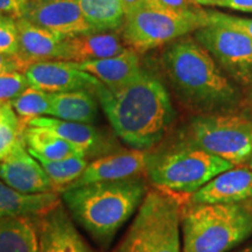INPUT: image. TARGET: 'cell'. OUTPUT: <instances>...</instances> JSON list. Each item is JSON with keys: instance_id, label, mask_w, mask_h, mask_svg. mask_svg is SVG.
<instances>
[{"instance_id": "cell-1", "label": "cell", "mask_w": 252, "mask_h": 252, "mask_svg": "<svg viewBox=\"0 0 252 252\" xmlns=\"http://www.w3.org/2000/svg\"><path fill=\"white\" fill-rule=\"evenodd\" d=\"M119 139L133 150L159 143L174 119V109L162 82L150 72L121 88L100 83L94 91Z\"/></svg>"}, {"instance_id": "cell-2", "label": "cell", "mask_w": 252, "mask_h": 252, "mask_svg": "<svg viewBox=\"0 0 252 252\" xmlns=\"http://www.w3.org/2000/svg\"><path fill=\"white\" fill-rule=\"evenodd\" d=\"M147 190L146 181L134 176L69 188L60 196L72 220L100 244H106L137 213Z\"/></svg>"}, {"instance_id": "cell-3", "label": "cell", "mask_w": 252, "mask_h": 252, "mask_svg": "<svg viewBox=\"0 0 252 252\" xmlns=\"http://www.w3.org/2000/svg\"><path fill=\"white\" fill-rule=\"evenodd\" d=\"M163 68L186 102L206 110L232 106L238 91L208 50L187 35L173 41L162 55Z\"/></svg>"}, {"instance_id": "cell-4", "label": "cell", "mask_w": 252, "mask_h": 252, "mask_svg": "<svg viewBox=\"0 0 252 252\" xmlns=\"http://www.w3.org/2000/svg\"><path fill=\"white\" fill-rule=\"evenodd\" d=\"M182 252H228L252 234V198L193 204L181 216Z\"/></svg>"}, {"instance_id": "cell-5", "label": "cell", "mask_w": 252, "mask_h": 252, "mask_svg": "<svg viewBox=\"0 0 252 252\" xmlns=\"http://www.w3.org/2000/svg\"><path fill=\"white\" fill-rule=\"evenodd\" d=\"M180 225L176 198L162 189H151L115 252H182Z\"/></svg>"}, {"instance_id": "cell-6", "label": "cell", "mask_w": 252, "mask_h": 252, "mask_svg": "<svg viewBox=\"0 0 252 252\" xmlns=\"http://www.w3.org/2000/svg\"><path fill=\"white\" fill-rule=\"evenodd\" d=\"M226 160L182 143L160 154H150L146 174L159 189L193 194L220 173L234 168Z\"/></svg>"}, {"instance_id": "cell-7", "label": "cell", "mask_w": 252, "mask_h": 252, "mask_svg": "<svg viewBox=\"0 0 252 252\" xmlns=\"http://www.w3.org/2000/svg\"><path fill=\"white\" fill-rule=\"evenodd\" d=\"M207 25V11L200 7L176 13L141 5L125 15L122 36L128 48L143 53L172 43Z\"/></svg>"}, {"instance_id": "cell-8", "label": "cell", "mask_w": 252, "mask_h": 252, "mask_svg": "<svg viewBox=\"0 0 252 252\" xmlns=\"http://www.w3.org/2000/svg\"><path fill=\"white\" fill-rule=\"evenodd\" d=\"M184 143L242 165L252 154V119L231 112L198 116L189 123Z\"/></svg>"}, {"instance_id": "cell-9", "label": "cell", "mask_w": 252, "mask_h": 252, "mask_svg": "<svg viewBox=\"0 0 252 252\" xmlns=\"http://www.w3.org/2000/svg\"><path fill=\"white\" fill-rule=\"evenodd\" d=\"M194 37L238 84L252 86V37L215 24L198 28Z\"/></svg>"}, {"instance_id": "cell-10", "label": "cell", "mask_w": 252, "mask_h": 252, "mask_svg": "<svg viewBox=\"0 0 252 252\" xmlns=\"http://www.w3.org/2000/svg\"><path fill=\"white\" fill-rule=\"evenodd\" d=\"M21 18L61 39L93 33L77 0H25Z\"/></svg>"}, {"instance_id": "cell-11", "label": "cell", "mask_w": 252, "mask_h": 252, "mask_svg": "<svg viewBox=\"0 0 252 252\" xmlns=\"http://www.w3.org/2000/svg\"><path fill=\"white\" fill-rule=\"evenodd\" d=\"M31 87L48 94L89 90L94 93L100 82L93 75L81 70L74 62L63 60L36 62L25 70Z\"/></svg>"}, {"instance_id": "cell-12", "label": "cell", "mask_w": 252, "mask_h": 252, "mask_svg": "<svg viewBox=\"0 0 252 252\" xmlns=\"http://www.w3.org/2000/svg\"><path fill=\"white\" fill-rule=\"evenodd\" d=\"M0 180L21 193L37 194L55 191L52 181L40 162L28 152L24 137L0 161Z\"/></svg>"}, {"instance_id": "cell-13", "label": "cell", "mask_w": 252, "mask_h": 252, "mask_svg": "<svg viewBox=\"0 0 252 252\" xmlns=\"http://www.w3.org/2000/svg\"><path fill=\"white\" fill-rule=\"evenodd\" d=\"M149 157L150 153L147 151L141 150L123 151L100 157L88 163L86 171L78 178V180L65 189L80 187L94 182L117 181L141 176L146 173Z\"/></svg>"}, {"instance_id": "cell-14", "label": "cell", "mask_w": 252, "mask_h": 252, "mask_svg": "<svg viewBox=\"0 0 252 252\" xmlns=\"http://www.w3.org/2000/svg\"><path fill=\"white\" fill-rule=\"evenodd\" d=\"M40 252H93L61 202L37 219Z\"/></svg>"}, {"instance_id": "cell-15", "label": "cell", "mask_w": 252, "mask_h": 252, "mask_svg": "<svg viewBox=\"0 0 252 252\" xmlns=\"http://www.w3.org/2000/svg\"><path fill=\"white\" fill-rule=\"evenodd\" d=\"M252 198V171L231 168L191 194L193 204L234 203Z\"/></svg>"}, {"instance_id": "cell-16", "label": "cell", "mask_w": 252, "mask_h": 252, "mask_svg": "<svg viewBox=\"0 0 252 252\" xmlns=\"http://www.w3.org/2000/svg\"><path fill=\"white\" fill-rule=\"evenodd\" d=\"M18 33L17 58L21 62L24 72L36 62L62 59L61 37L31 24L24 18L15 19Z\"/></svg>"}, {"instance_id": "cell-17", "label": "cell", "mask_w": 252, "mask_h": 252, "mask_svg": "<svg viewBox=\"0 0 252 252\" xmlns=\"http://www.w3.org/2000/svg\"><path fill=\"white\" fill-rule=\"evenodd\" d=\"M130 49L116 33H87L62 40L63 61L84 62L121 55Z\"/></svg>"}, {"instance_id": "cell-18", "label": "cell", "mask_w": 252, "mask_h": 252, "mask_svg": "<svg viewBox=\"0 0 252 252\" xmlns=\"http://www.w3.org/2000/svg\"><path fill=\"white\" fill-rule=\"evenodd\" d=\"M74 63L78 69L93 75L100 83L111 89L130 83L143 71L138 53L131 48L123 54L112 58Z\"/></svg>"}, {"instance_id": "cell-19", "label": "cell", "mask_w": 252, "mask_h": 252, "mask_svg": "<svg viewBox=\"0 0 252 252\" xmlns=\"http://www.w3.org/2000/svg\"><path fill=\"white\" fill-rule=\"evenodd\" d=\"M27 125L46 128L58 135L61 139L68 141L84 158L94 156L100 149L102 137L98 130L91 124L77 122H68L55 117L41 116L31 119Z\"/></svg>"}, {"instance_id": "cell-20", "label": "cell", "mask_w": 252, "mask_h": 252, "mask_svg": "<svg viewBox=\"0 0 252 252\" xmlns=\"http://www.w3.org/2000/svg\"><path fill=\"white\" fill-rule=\"evenodd\" d=\"M58 191L27 194L0 180V216L40 217L61 203Z\"/></svg>"}, {"instance_id": "cell-21", "label": "cell", "mask_w": 252, "mask_h": 252, "mask_svg": "<svg viewBox=\"0 0 252 252\" xmlns=\"http://www.w3.org/2000/svg\"><path fill=\"white\" fill-rule=\"evenodd\" d=\"M37 219L0 216V252H40Z\"/></svg>"}, {"instance_id": "cell-22", "label": "cell", "mask_w": 252, "mask_h": 252, "mask_svg": "<svg viewBox=\"0 0 252 252\" xmlns=\"http://www.w3.org/2000/svg\"><path fill=\"white\" fill-rule=\"evenodd\" d=\"M89 90H75L50 94L52 117L68 122L93 124L98 116V100Z\"/></svg>"}, {"instance_id": "cell-23", "label": "cell", "mask_w": 252, "mask_h": 252, "mask_svg": "<svg viewBox=\"0 0 252 252\" xmlns=\"http://www.w3.org/2000/svg\"><path fill=\"white\" fill-rule=\"evenodd\" d=\"M23 137L28 152L36 160L55 161L70 157H83L68 141L61 139L46 128L27 125L24 128Z\"/></svg>"}, {"instance_id": "cell-24", "label": "cell", "mask_w": 252, "mask_h": 252, "mask_svg": "<svg viewBox=\"0 0 252 252\" xmlns=\"http://www.w3.org/2000/svg\"><path fill=\"white\" fill-rule=\"evenodd\" d=\"M93 33H109L123 26L125 12L121 0H77Z\"/></svg>"}, {"instance_id": "cell-25", "label": "cell", "mask_w": 252, "mask_h": 252, "mask_svg": "<svg viewBox=\"0 0 252 252\" xmlns=\"http://www.w3.org/2000/svg\"><path fill=\"white\" fill-rule=\"evenodd\" d=\"M37 161L42 166L43 171L46 172L54 186L55 191H58L59 194L78 180V178L83 174L88 163H89L87 158L78 156L62 160H55V161L42 159L37 160Z\"/></svg>"}, {"instance_id": "cell-26", "label": "cell", "mask_w": 252, "mask_h": 252, "mask_svg": "<svg viewBox=\"0 0 252 252\" xmlns=\"http://www.w3.org/2000/svg\"><path fill=\"white\" fill-rule=\"evenodd\" d=\"M50 94L30 86L11 103V106L20 122L27 126L31 119L49 115Z\"/></svg>"}, {"instance_id": "cell-27", "label": "cell", "mask_w": 252, "mask_h": 252, "mask_svg": "<svg viewBox=\"0 0 252 252\" xmlns=\"http://www.w3.org/2000/svg\"><path fill=\"white\" fill-rule=\"evenodd\" d=\"M24 125L12 109L11 104H4L0 121V161L8 156L19 140L23 138Z\"/></svg>"}, {"instance_id": "cell-28", "label": "cell", "mask_w": 252, "mask_h": 252, "mask_svg": "<svg viewBox=\"0 0 252 252\" xmlns=\"http://www.w3.org/2000/svg\"><path fill=\"white\" fill-rule=\"evenodd\" d=\"M30 87L24 72L0 75V105L11 104L25 89Z\"/></svg>"}, {"instance_id": "cell-29", "label": "cell", "mask_w": 252, "mask_h": 252, "mask_svg": "<svg viewBox=\"0 0 252 252\" xmlns=\"http://www.w3.org/2000/svg\"><path fill=\"white\" fill-rule=\"evenodd\" d=\"M18 33L15 19L6 14H0V52L17 54Z\"/></svg>"}, {"instance_id": "cell-30", "label": "cell", "mask_w": 252, "mask_h": 252, "mask_svg": "<svg viewBox=\"0 0 252 252\" xmlns=\"http://www.w3.org/2000/svg\"><path fill=\"white\" fill-rule=\"evenodd\" d=\"M207 18L208 24L234 28V30L244 32L245 34L252 37V19L236 17V15L224 14L215 11H207Z\"/></svg>"}, {"instance_id": "cell-31", "label": "cell", "mask_w": 252, "mask_h": 252, "mask_svg": "<svg viewBox=\"0 0 252 252\" xmlns=\"http://www.w3.org/2000/svg\"><path fill=\"white\" fill-rule=\"evenodd\" d=\"M143 5L161 9V11L176 12V13L193 11V9L200 7L191 2L190 0H144Z\"/></svg>"}, {"instance_id": "cell-32", "label": "cell", "mask_w": 252, "mask_h": 252, "mask_svg": "<svg viewBox=\"0 0 252 252\" xmlns=\"http://www.w3.org/2000/svg\"><path fill=\"white\" fill-rule=\"evenodd\" d=\"M8 72H24L23 64L17 55L0 52V75Z\"/></svg>"}, {"instance_id": "cell-33", "label": "cell", "mask_w": 252, "mask_h": 252, "mask_svg": "<svg viewBox=\"0 0 252 252\" xmlns=\"http://www.w3.org/2000/svg\"><path fill=\"white\" fill-rule=\"evenodd\" d=\"M25 0H0V14L18 19L21 18Z\"/></svg>"}, {"instance_id": "cell-34", "label": "cell", "mask_w": 252, "mask_h": 252, "mask_svg": "<svg viewBox=\"0 0 252 252\" xmlns=\"http://www.w3.org/2000/svg\"><path fill=\"white\" fill-rule=\"evenodd\" d=\"M219 7L252 13V0H224V1L220 2Z\"/></svg>"}, {"instance_id": "cell-35", "label": "cell", "mask_w": 252, "mask_h": 252, "mask_svg": "<svg viewBox=\"0 0 252 252\" xmlns=\"http://www.w3.org/2000/svg\"><path fill=\"white\" fill-rule=\"evenodd\" d=\"M123 8H124L125 15L131 13L132 11L137 9L138 7H140L143 5L144 0H121Z\"/></svg>"}, {"instance_id": "cell-36", "label": "cell", "mask_w": 252, "mask_h": 252, "mask_svg": "<svg viewBox=\"0 0 252 252\" xmlns=\"http://www.w3.org/2000/svg\"><path fill=\"white\" fill-rule=\"evenodd\" d=\"M196 6H210V7H219V5L224 0H191Z\"/></svg>"}, {"instance_id": "cell-37", "label": "cell", "mask_w": 252, "mask_h": 252, "mask_svg": "<svg viewBox=\"0 0 252 252\" xmlns=\"http://www.w3.org/2000/svg\"><path fill=\"white\" fill-rule=\"evenodd\" d=\"M239 252H252V248L251 247H248V248L243 249V250H241Z\"/></svg>"}, {"instance_id": "cell-38", "label": "cell", "mask_w": 252, "mask_h": 252, "mask_svg": "<svg viewBox=\"0 0 252 252\" xmlns=\"http://www.w3.org/2000/svg\"><path fill=\"white\" fill-rule=\"evenodd\" d=\"M249 167H250V168H252V154H251L250 160H249Z\"/></svg>"}, {"instance_id": "cell-39", "label": "cell", "mask_w": 252, "mask_h": 252, "mask_svg": "<svg viewBox=\"0 0 252 252\" xmlns=\"http://www.w3.org/2000/svg\"><path fill=\"white\" fill-rule=\"evenodd\" d=\"M1 109H2V105H0V121H1Z\"/></svg>"}, {"instance_id": "cell-40", "label": "cell", "mask_w": 252, "mask_h": 252, "mask_svg": "<svg viewBox=\"0 0 252 252\" xmlns=\"http://www.w3.org/2000/svg\"><path fill=\"white\" fill-rule=\"evenodd\" d=\"M250 99L252 100V93H251V94H250Z\"/></svg>"}, {"instance_id": "cell-41", "label": "cell", "mask_w": 252, "mask_h": 252, "mask_svg": "<svg viewBox=\"0 0 252 252\" xmlns=\"http://www.w3.org/2000/svg\"><path fill=\"white\" fill-rule=\"evenodd\" d=\"M190 1H191V0H190ZM191 2H193V1H191Z\"/></svg>"}]
</instances>
